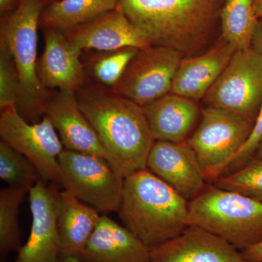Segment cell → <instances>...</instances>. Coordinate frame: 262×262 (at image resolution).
I'll return each instance as SVG.
<instances>
[{"instance_id":"cell-1","label":"cell","mask_w":262,"mask_h":262,"mask_svg":"<svg viewBox=\"0 0 262 262\" xmlns=\"http://www.w3.org/2000/svg\"><path fill=\"white\" fill-rule=\"evenodd\" d=\"M77 98L113 168L124 178L146 169L155 139L142 106L96 89L82 90Z\"/></svg>"},{"instance_id":"cell-2","label":"cell","mask_w":262,"mask_h":262,"mask_svg":"<svg viewBox=\"0 0 262 262\" xmlns=\"http://www.w3.org/2000/svg\"><path fill=\"white\" fill-rule=\"evenodd\" d=\"M224 0H120L119 8L151 46L192 56L208 43Z\"/></svg>"},{"instance_id":"cell-3","label":"cell","mask_w":262,"mask_h":262,"mask_svg":"<svg viewBox=\"0 0 262 262\" xmlns=\"http://www.w3.org/2000/svg\"><path fill=\"white\" fill-rule=\"evenodd\" d=\"M117 213L122 225L149 248L189 227V202L148 169L125 178Z\"/></svg>"},{"instance_id":"cell-4","label":"cell","mask_w":262,"mask_h":262,"mask_svg":"<svg viewBox=\"0 0 262 262\" xmlns=\"http://www.w3.org/2000/svg\"><path fill=\"white\" fill-rule=\"evenodd\" d=\"M46 0H21L16 9L2 17L0 42L13 56L20 79L16 108L27 121L44 116L50 96L37 75V28Z\"/></svg>"},{"instance_id":"cell-5","label":"cell","mask_w":262,"mask_h":262,"mask_svg":"<svg viewBox=\"0 0 262 262\" xmlns=\"http://www.w3.org/2000/svg\"><path fill=\"white\" fill-rule=\"evenodd\" d=\"M189 226L205 229L241 251L262 242V203L206 184L189 202Z\"/></svg>"},{"instance_id":"cell-6","label":"cell","mask_w":262,"mask_h":262,"mask_svg":"<svg viewBox=\"0 0 262 262\" xmlns=\"http://www.w3.org/2000/svg\"><path fill=\"white\" fill-rule=\"evenodd\" d=\"M253 120L239 114L208 106L202 112L199 126L186 141L198 157L206 180L215 182L246 144Z\"/></svg>"},{"instance_id":"cell-7","label":"cell","mask_w":262,"mask_h":262,"mask_svg":"<svg viewBox=\"0 0 262 262\" xmlns=\"http://www.w3.org/2000/svg\"><path fill=\"white\" fill-rule=\"evenodd\" d=\"M58 160L63 189L103 215L118 212L125 178L106 160L64 149Z\"/></svg>"},{"instance_id":"cell-8","label":"cell","mask_w":262,"mask_h":262,"mask_svg":"<svg viewBox=\"0 0 262 262\" xmlns=\"http://www.w3.org/2000/svg\"><path fill=\"white\" fill-rule=\"evenodd\" d=\"M1 141L32 162L42 180L61 186L59 158L64 149L61 139L50 119L44 115L40 121H27L16 107L1 110Z\"/></svg>"},{"instance_id":"cell-9","label":"cell","mask_w":262,"mask_h":262,"mask_svg":"<svg viewBox=\"0 0 262 262\" xmlns=\"http://www.w3.org/2000/svg\"><path fill=\"white\" fill-rule=\"evenodd\" d=\"M203 99L255 121L262 106V57L252 46L234 52Z\"/></svg>"},{"instance_id":"cell-10","label":"cell","mask_w":262,"mask_h":262,"mask_svg":"<svg viewBox=\"0 0 262 262\" xmlns=\"http://www.w3.org/2000/svg\"><path fill=\"white\" fill-rule=\"evenodd\" d=\"M183 58L178 51L162 46L139 50L113 92L146 106L170 94Z\"/></svg>"},{"instance_id":"cell-11","label":"cell","mask_w":262,"mask_h":262,"mask_svg":"<svg viewBox=\"0 0 262 262\" xmlns=\"http://www.w3.org/2000/svg\"><path fill=\"white\" fill-rule=\"evenodd\" d=\"M57 187L40 179L29 191L32 216L30 233L14 262L59 261L61 252L57 224Z\"/></svg>"},{"instance_id":"cell-12","label":"cell","mask_w":262,"mask_h":262,"mask_svg":"<svg viewBox=\"0 0 262 262\" xmlns=\"http://www.w3.org/2000/svg\"><path fill=\"white\" fill-rule=\"evenodd\" d=\"M146 169L188 202L198 196L206 185L204 170L187 142L155 141Z\"/></svg>"},{"instance_id":"cell-13","label":"cell","mask_w":262,"mask_h":262,"mask_svg":"<svg viewBox=\"0 0 262 262\" xmlns=\"http://www.w3.org/2000/svg\"><path fill=\"white\" fill-rule=\"evenodd\" d=\"M64 34L81 51L108 52L126 48L140 50L151 46L145 34L118 8Z\"/></svg>"},{"instance_id":"cell-14","label":"cell","mask_w":262,"mask_h":262,"mask_svg":"<svg viewBox=\"0 0 262 262\" xmlns=\"http://www.w3.org/2000/svg\"><path fill=\"white\" fill-rule=\"evenodd\" d=\"M241 251L225 239L189 226L182 233L150 248V262H242Z\"/></svg>"},{"instance_id":"cell-15","label":"cell","mask_w":262,"mask_h":262,"mask_svg":"<svg viewBox=\"0 0 262 262\" xmlns=\"http://www.w3.org/2000/svg\"><path fill=\"white\" fill-rule=\"evenodd\" d=\"M45 48L38 60L37 75L46 89L76 93L84 82L81 51L60 31L44 29Z\"/></svg>"},{"instance_id":"cell-16","label":"cell","mask_w":262,"mask_h":262,"mask_svg":"<svg viewBox=\"0 0 262 262\" xmlns=\"http://www.w3.org/2000/svg\"><path fill=\"white\" fill-rule=\"evenodd\" d=\"M44 115L51 120L64 149L96 155L108 162L97 134L79 106L76 93L59 91L51 96Z\"/></svg>"},{"instance_id":"cell-17","label":"cell","mask_w":262,"mask_h":262,"mask_svg":"<svg viewBox=\"0 0 262 262\" xmlns=\"http://www.w3.org/2000/svg\"><path fill=\"white\" fill-rule=\"evenodd\" d=\"M77 257L80 262H150V248L124 226L102 215Z\"/></svg>"},{"instance_id":"cell-18","label":"cell","mask_w":262,"mask_h":262,"mask_svg":"<svg viewBox=\"0 0 262 262\" xmlns=\"http://www.w3.org/2000/svg\"><path fill=\"white\" fill-rule=\"evenodd\" d=\"M235 51V48L221 38L220 42L206 53L183 58L170 93L194 101L204 98Z\"/></svg>"},{"instance_id":"cell-19","label":"cell","mask_w":262,"mask_h":262,"mask_svg":"<svg viewBox=\"0 0 262 262\" xmlns=\"http://www.w3.org/2000/svg\"><path fill=\"white\" fill-rule=\"evenodd\" d=\"M143 110L155 141L186 142L199 116L195 101L171 93Z\"/></svg>"},{"instance_id":"cell-20","label":"cell","mask_w":262,"mask_h":262,"mask_svg":"<svg viewBox=\"0 0 262 262\" xmlns=\"http://www.w3.org/2000/svg\"><path fill=\"white\" fill-rule=\"evenodd\" d=\"M56 206L61 256L77 257L97 228L102 215L66 189L57 190Z\"/></svg>"},{"instance_id":"cell-21","label":"cell","mask_w":262,"mask_h":262,"mask_svg":"<svg viewBox=\"0 0 262 262\" xmlns=\"http://www.w3.org/2000/svg\"><path fill=\"white\" fill-rule=\"evenodd\" d=\"M120 0H58L46 5L40 18L43 29L67 32L116 9Z\"/></svg>"},{"instance_id":"cell-22","label":"cell","mask_w":262,"mask_h":262,"mask_svg":"<svg viewBox=\"0 0 262 262\" xmlns=\"http://www.w3.org/2000/svg\"><path fill=\"white\" fill-rule=\"evenodd\" d=\"M220 21L222 39L236 51L251 47L259 23L253 0H224Z\"/></svg>"},{"instance_id":"cell-23","label":"cell","mask_w":262,"mask_h":262,"mask_svg":"<svg viewBox=\"0 0 262 262\" xmlns=\"http://www.w3.org/2000/svg\"><path fill=\"white\" fill-rule=\"evenodd\" d=\"M27 193L24 188L10 186L0 190V262H5L10 253H18L23 246L19 208Z\"/></svg>"},{"instance_id":"cell-24","label":"cell","mask_w":262,"mask_h":262,"mask_svg":"<svg viewBox=\"0 0 262 262\" xmlns=\"http://www.w3.org/2000/svg\"><path fill=\"white\" fill-rule=\"evenodd\" d=\"M0 178L10 187L28 191L42 179L30 160L3 141L0 142Z\"/></svg>"},{"instance_id":"cell-25","label":"cell","mask_w":262,"mask_h":262,"mask_svg":"<svg viewBox=\"0 0 262 262\" xmlns=\"http://www.w3.org/2000/svg\"><path fill=\"white\" fill-rule=\"evenodd\" d=\"M214 185L262 203V159L253 158L238 170L221 176Z\"/></svg>"},{"instance_id":"cell-26","label":"cell","mask_w":262,"mask_h":262,"mask_svg":"<svg viewBox=\"0 0 262 262\" xmlns=\"http://www.w3.org/2000/svg\"><path fill=\"white\" fill-rule=\"evenodd\" d=\"M139 50L134 48H122L103 52L102 54L95 57L90 67L93 77L100 83L115 87Z\"/></svg>"},{"instance_id":"cell-27","label":"cell","mask_w":262,"mask_h":262,"mask_svg":"<svg viewBox=\"0 0 262 262\" xmlns=\"http://www.w3.org/2000/svg\"><path fill=\"white\" fill-rule=\"evenodd\" d=\"M20 95V79L13 56L0 42V108L16 107Z\"/></svg>"},{"instance_id":"cell-28","label":"cell","mask_w":262,"mask_h":262,"mask_svg":"<svg viewBox=\"0 0 262 262\" xmlns=\"http://www.w3.org/2000/svg\"><path fill=\"white\" fill-rule=\"evenodd\" d=\"M262 141V106L260 108L257 117L254 122V126L251 135L246 141V144L242 146L226 169V171H230L231 169L233 172L244 167L250 160L252 159L256 152L258 146ZM223 173V174H224Z\"/></svg>"},{"instance_id":"cell-29","label":"cell","mask_w":262,"mask_h":262,"mask_svg":"<svg viewBox=\"0 0 262 262\" xmlns=\"http://www.w3.org/2000/svg\"><path fill=\"white\" fill-rule=\"evenodd\" d=\"M244 261L248 262H262V242L245 248L241 251Z\"/></svg>"},{"instance_id":"cell-30","label":"cell","mask_w":262,"mask_h":262,"mask_svg":"<svg viewBox=\"0 0 262 262\" xmlns=\"http://www.w3.org/2000/svg\"><path fill=\"white\" fill-rule=\"evenodd\" d=\"M21 0H0L1 16L9 14L16 9Z\"/></svg>"},{"instance_id":"cell-31","label":"cell","mask_w":262,"mask_h":262,"mask_svg":"<svg viewBox=\"0 0 262 262\" xmlns=\"http://www.w3.org/2000/svg\"><path fill=\"white\" fill-rule=\"evenodd\" d=\"M251 46L262 57V20H259Z\"/></svg>"},{"instance_id":"cell-32","label":"cell","mask_w":262,"mask_h":262,"mask_svg":"<svg viewBox=\"0 0 262 262\" xmlns=\"http://www.w3.org/2000/svg\"><path fill=\"white\" fill-rule=\"evenodd\" d=\"M253 7L256 17L259 20H262V0H253Z\"/></svg>"},{"instance_id":"cell-33","label":"cell","mask_w":262,"mask_h":262,"mask_svg":"<svg viewBox=\"0 0 262 262\" xmlns=\"http://www.w3.org/2000/svg\"><path fill=\"white\" fill-rule=\"evenodd\" d=\"M58 262H80V261L76 256H61Z\"/></svg>"},{"instance_id":"cell-34","label":"cell","mask_w":262,"mask_h":262,"mask_svg":"<svg viewBox=\"0 0 262 262\" xmlns=\"http://www.w3.org/2000/svg\"><path fill=\"white\" fill-rule=\"evenodd\" d=\"M256 154H257V158L262 159V141L258 146L257 150H256Z\"/></svg>"},{"instance_id":"cell-35","label":"cell","mask_w":262,"mask_h":262,"mask_svg":"<svg viewBox=\"0 0 262 262\" xmlns=\"http://www.w3.org/2000/svg\"><path fill=\"white\" fill-rule=\"evenodd\" d=\"M46 1H47L48 4H50V3H53V2L58 1V0H46Z\"/></svg>"},{"instance_id":"cell-36","label":"cell","mask_w":262,"mask_h":262,"mask_svg":"<svg viewBox=\"0 0 262 262\" xmlns=\"http://www.w3.org/2000/svg\"><path fill=\"white\" fill-rule=\"evenodd\" d=\"M242 262H248V261H244V260H243Z\"/></svg>"}]
</instances>
